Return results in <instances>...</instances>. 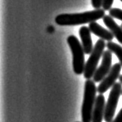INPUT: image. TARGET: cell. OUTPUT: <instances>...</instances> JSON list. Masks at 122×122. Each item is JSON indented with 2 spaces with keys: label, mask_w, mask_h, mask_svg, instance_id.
I'll return each instance as SVG.
<instances>
[{
  "label": "cell",
  "mask_w": 122,
  "mask_h": 122,
  "mask_svg": "<svg viewBox=\"0 0 122 122\" xmlns=\"http://www.w3.org/2000/svg\"><path fill=\"white\" fill-rule=\"evenodd\" d=\"M121 94H122V92H121Z\"/></svg>",
  "instance_id": "cell-20"
},
{
  "label": "cell",
  "mask_w": 122,
  "mask_h": 122,
  "mask_svg": "<svg viewBox=\"0 0 122 122\" xmlns=\"http://www.w3.org/2000/svg\"><path fill=\"white\" fill-rule=\"evenodd\" d=\"M105 99L102 94H99L96 98L94 111H93L92 122H102L105 112Z\"/></svg>",
  "instance_id": "cell-8"
},
{
  "label": "cell",
  "mask_w": 122,
  "mask_h": 122,
  "mask_svg": "<svg viewBox=\"0 0 122 122\" xmlns=\"http://www.w3.org/2000/svg\"><path fill=\"white\" fill-rule=\"evenodd\" d=\"M114 2V0H103L102 7L104 10H110L112 4Z\"/></svg>",
  "instance_id": "cell-14"
},
{
  "label": "cell",
  "mask_w": 122,
  "mask_h": 122,
  "mask_svg": "<svg viewBox=\"0 0 122 122\" xmlns=\"http://www.w3.org/2000/svg\"><path fill=\"white\" fill-rule=\"evenodd\" d=\"M103 22L107 25V27L113 33L114 36L117 40L120 43L122 44V28L117 24V22L111 15H104L103 18Z\"/></svg>",
  "instance_id": "cell-11"
},
{
  "label": "cell",
  "mask_w": 122,
  "mask_h": 122,
  "mask_svg": "<svg viewBox=\"0 0 122 122\" xmlns=\"http://www.w3.org/2000/svg\"><path fill=\"white\" fill-rule=\"evenodd\" d=\"M121 63H115L114 65L111 67L110 72L103 79V81L97 86V92L99 94H104L108 89H110L111 86L114 85L116 83L117 79L119 78L120 73L121 70Z\"/></svg>",
  "instance_id": "cell-6"
},
{
  "label": "cell",
  "mask_w": 122,
  "mask_h": 122,
  "mask_svg": "<svg viewBox=\"0 0 122 122\" xmlns=\"http://www.w3.org/2000/svg\"><path fill=\"white\" fill-rule=\"evenodd\" d=\"M89 29L91 33H93L97 36L100 37L101 39L104 40H107L108 42L111 41L114 37L113 33L110 30H107L99 25L97 22H92L89 24Z\"/></svg>",
  "instance_id": "cell-10"
},
{
  "label": "cell",
  "mask_w": 122,
  "mask_h": 122,
  "mask_svg": "<svg viewBox=\"0 0 122 122\" xmlns=\"http://www.w3.org/2000/svg\"><path fill=\"white\" fill-rule=\"evenodd\" d=\"M106 46L104 40L100 39L97 41L94 50L91 53L88 60L85 63V68L83 71V76L86 80H90L94 76V73L97 70V66L101 57L103 56L104 50Z\"/></svg>",
  "instance_id": "cell-4"
},
{
  "label": "cell",
  "mask_w": 122,
  "mask_h": 122,
  "mask_svg": "<svg viewBox=\"0 0 122 122\" xmlns=\"http://www.w3.org/2000/svg\"><path fill=\"white\" fill-rule=\"evenodd\" d=\"M91 33V32L90 30L89 27L86 26H82L79 30V34L80 36H81L82 46L85 54H91L93 50H94Z\"/></svg>",
  "instance_id": "cell-9"
},
{
  "label": "cell",
  "mask_w": 122,
  "mask_h": 122,
  "mask_svg": "<svg viewBox=\"0 0 122 122\" xmlns=\"http://www.w3.org/2000/svg\"><path fill=\"white\" fill-rule=\"evenodd\" d=\"M121 2H122V0H121Z\"/></svg>",
  "instance_id": "cell-19"
},
{
  "label": "cell",
  "mask_w": 122,
  "mask_h": 122,
  "mask_svg": "<svg viewBox=\"0 0 122 122\" xmlns=\"http://www.w3.org/2000/svg\"><path fill=\"white\" fill-rule=\"evenodd\" d=\"M118 79H119L120 83H122V75H121V76H119V78H118Z\"/></svg>",
  "instance_id": "cell-17"
},
{
  "label": "cell",
  "mask_w": 122,
  "mask_h": 122,
  "mask_svg": "<svg viewBox=\"0 0 122 122\" xmlns=\"http://www.w3.org/2000/svg\"><path fill=\"white\" fill-rule=\"evenodd\" d=\"M94 81L86 80L84 85V94L82 104L81 114L83 122H92L93 111H94L95 101H96V93L97 88L94 84Z\"/></svg>",
  "instance_id": "cell-2"
},
{
  "label": "cell",
  "mask_w": 122,
  "mask_h": 122,
  "mask_svg": "<svg viewBox=\"0 0 122 122\" xmlns=\"http://www.w3.org/2000/svg\"><path fill=\"white\" fill-rule=\"evenodd\" d=\"M121 28H122V24H121Z\"/></svg>",
  "instance_id": "cell-18"
},
{
  "label": "cell",
  "mask_w": 122,
  "mask_h": 122,
  "mask_svg": "<svg viewBox=\"0 0 122 122\" xmlns=\"http://www.w3.org/2000/svg\"><path fill=\"white\" fill-rule=\"evenodd\" d=\"M107 48L111 53H114L119 60V62L122 66V46L118 44L114 43V42H108L107 43Z\"/></svg>",
  "instance_id": "cell-12"
},
{
  "label": "cell",
  "mask_w": 122,
  "mask_h": 122,
  "mask_svg": "<svg viewBox=\"0 0 122 122\" xmlns=\"http://www.w3.org/2000/svg\"><path fill=\"white\" fill-rule=\"evenodd\" d=\"M67 43L71 50L73 55V69L76 74H82L84 71V50L82 44L75 36L71 35L67 37Z\"/></svg>",
  "instance_id": "cell-3"
},
{
  "label": "cell",
  "mask_w": 122,
  "mask_h": 122,
  "mask_svg": "<svg viewBox=\"0 0 122 122\" xmlns=\"http://www.w3.org/2000/svg\"><path fill=\"white\" fill-rule=\"evenodd\" d=\"M105 10L101 9H95L81 13H63L55 18V22L60 25H77L91 23L104 17Z\"/></svg>",
  "instance_id": "cell-1"
},
{
  "label": "cell",
  "mask_w": 122,
  "mask_h": 122,
  "mask_svg": "<svg viewBox=\"0 0 122 122\" xmlns=\"http://www.w3.org/2000/svg\"><path fill=\"white\" fill-rule=\"evenodd\" d=\"M122 92V83H115L112 86V89L109 94L108 100L105 104V112L104 119L106 122H111L113 121L115 111L119 101L120 96Z\"/></svg>",
  "instance_id": "cell-5"
},
{
  "label": "cell",
  "mask_w": 122,
  "mask_h": 122,
  "mask_svg": "<svg viewBox=\"0 0 122 122\" xmlns=\"http://www.w3.org/2000/svg\"><path fill=\"white\" fill-rule=\"evenodd\" d=\"M111 122H122V108L120 110V111L118 112L116 117Z\"/></svg>",
  "instance_id": "cell-16"
},
{
  "label": "cell",
  "mask_w": 122,
  "mask_h": 122,
  "mask_svg": "<svg viewBox=\"0 0 122 122\" xmlns=\"http://www.w3.org/2000/svg\"><path fill=\"white\" fill-rule=\"evenodd\" d=\"M91 4L96 9H101L103 4V0H91Z\"/></svg>",
  "instance_id": "cell-15"
},
{
  "label": "cell",
  "mask_w": 122,
  "mask_h": 122,
  "mask_svg": "<svg viewBox=\"0 0 122 122\" xmlns=\"http://www.w3.org/2000/svg\"><path fill=\"white\" fill-rule=\"evenodd\" d=\"M109 15H111L112 18L117 19V20L122 21V9L118 8L111 9L109 11Z\"/></svg>",
  "instance_id": "cell-13"
},
{
  "label": "cell",
  "mask_w": 122,
  "mask_h": 122,
  "mask_svg": "<svg viewBox=\"0 0 122 122\" xmlns=\"http://www.w3.org/2000/svg\"><path fill=\"white\" fill-rule=\"evenodd\" d=\"M112 63V53L110 50H106L104 52L102 56V62L101 66L96 70L93 79L96 83L101 82L106 76L108 74L111 69Z\"/></svg>",
  "instance_id": "cell-7"
}]
</instances>
